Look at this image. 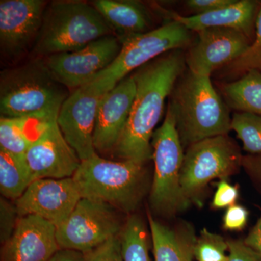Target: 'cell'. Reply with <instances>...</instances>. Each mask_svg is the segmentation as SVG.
<instances>
[{
    "mask_svg": "<svg viewBox=\"0 0 261 261\" xmlns=\"http://www.w3.org/2000/svg\"><path fill=\"white\" fill-rule=\"evenodd\" d=\"M211 76L189 69L178 79L168 99L184 148L205 139L228 135L231 117Z\"/></svg>",
    "mask_w": 261,
    "mask_h": 261,
    "instance_id": "cell-2",
    "label": "cell"
},
{
    "mask_svg": "<svg viewBox=\"0 0 261 261\" xmlns=\"http://www.w3.org/2000/svg\"><path fill=\"white\" fill-rule=\"evenodd\" d=\"M34 181L25 159L0 150V192L2 197L16 201Z\"/></svg>",
    "mask_w": 261,
    "mask_h": 261,
    "instance_id": "cell-23",
    "label": "cell"
},
{
    "mask_svg": "<svg viewBox=\"0 0 261 261\" xmlns=\"http://www.w3.org/2000/svg\"><path fill=\"white\" fill-rule=\"evenodd\" d=\"M48 4L43 0L0 1V49L7 58H18L33 47Z\"/></svg>",
    "mask_w": 261,
    "mask_h": 261,
    "instance_id": "cell-14",
    "label": "cell"
},
{
    "mask_svg": "<svg viewBox=\"0 0 261 261\" xmlns=\"http://www.w3.org/2000/svg\"><path fill=\"white\" fill-rule=\"evenodd\" d=\"M243 158L238 144L228 135L210 137L189 146L181 171L184 195L191 203L200 204L201 196L208 184L238 173Z\"/></svg>",
    "mask_w": 261,
    "mask_h": 261,
    "instance_id": "cell-7",
    "label": "cell"
},
{
    "mask_svg": "<svg viewBox=\"0 0 261 261\" xmlns=\"http://www.w3.org/2000/svg\"><path fill=\"white\" fill-rule=\"evenodd\" d=\"M59 250L54 224L38 216H22L2 245L0 261H48Z\"/></svg>",
    "mask_w": 261,
    "mask_h": 261,
    "instance_id": "cell-17",
    "label": "cell"
},
{
    "mask_svg": "<svg viewBox=\"0 0 261 261\" xmlns=\"http://www.w3.org/2000/svg\"><path fill=\"white\" fill-rule=\"evenodd\" d=\"M83 255L84 261H124L120 235L110 239Z\"/></svg>",
    "mask_w": 261,
    "mask_h": 261,
    "instance_id": "cell-29",
    "label": "cell"
},
{
    "mask_svg": "<svg viewBox=\"0 0 261 261\" xmlns=\"http://www.w3.org/2000/svg\"><path fill=\"white\" fill-rule=\"evenodd\" d=\"M20 216L16 206L11 201L0 198V242L3 245L14 233Z\"/></svg>",
    "mask_w": 261,
    "mask_h": 261,
    "instance_id": "cell-28",
    "label": "cell"
},
{
    "mask_svg": "<svg viewBox=\"0 0 261 261\" xmlns=\"http://www.w3.org/2000/svg\"><path fill=\"white\" fill-rule=\"evenodd\" d=\"M152 147L154 173L149 190V205L154 214L173 217L187 210L191 202L181 188L185 152L174 114L168 106L164 121L154 130Z\"/></svg>",
    "mask_w": 261,
    "mask_h": 261,
    "instance_id": "cell-6",
    "label": "cell"
},
{
    "mask_svg": "<svg viewBox=\"0 0 261 261\" xmlns=\"http://www.w3.org/2000/svg\"><path fill=\"white\" fill-rule=\"evenodd\" d=\"M228 261H261V255L239 240H228Z\"/></svg>",
    "mask_w": 261,
    "mask_h": 261,
    "instance_id": "cell-32",
    "label": "cell"
},
{
    "mask_svg": "<svg viewBox=\"0 0 261 261\" xmlns=\"http://www.w3.org/2000/svg\"><path fill=\"white\" fill-rule=\"evenodd\" d=\"M235 0H188L187 8L194 15L203 14L232 4Z\"/></svg>",
    "mask_w": 261,
    "mask_h": 261,
    "instance_id": "cell-33",
    "label": "cell"
},
{
    "mask_svg": "<svg viewBox=\"0 0 261 261\" xmlns=\"http://www.w3.org/2000/svg\"><path fill=\"white\" fill-rule=\"evenodd\" d=\"M223 68L224 74L231 77H241L252 70L261 73V3L255 23V38L252 44L239 59Z\"/></svg>",
    "mask_w": 261,
    "mask_h": 261,
    "instance_id": "cell-26",
    "label": "cell"
},
{
    "mask_svg": "<svg viewBox=\"0 0 261 261\" xmlns=\"http://www.w3.org/2000/svg\"><path fill=\"white\" fill-rule=\"evenodd\" d=\"M121 47V41L113 34L96 39L80 50L40 58L55 80L75 90L112 64Z\"/></svg>",
    "mask_w": 261,
    "mask_h": 261,
    "instance_id": "cell-10",
    "label": "cell"
},
{
    "mask_svg": "<svg viewBox=\"0 0 261 261\" xmlns=\"http://www.w3.org/2000/svg\"><path fill=\"white\" fill-rule=\"evenodd\" d=\"M187 69L183 49L168 51L132 73L136 94L115 153L121 160L147 163L152 160V140L165 103Z\"/></svg>",
    "mask_w": 261,
    "mask_h": 261,
    "instance_id": "cell-1",
    "label": "cell"
},
{
    "mask_svg": "<svg viewBox=\"0 0 261 261\" xmlns=\"http://www.w3.org/2000/svg\"><path fill=\"white\" fill-rule=\"evenodd\" d=\"M68 90L53 78L42 58L8 68L0 73L1 116L56 121Z\"/></svg>",
    "mask_w": 261,
    "mask_h": 261,
    "instance_id": "cell-3",
    "label": "cell"
},
{
    "mask_svg": "<svg viewBox=\"0 0 261 261\" xmlns=\"http://www.w3.org/2000/svg\"><path fill=\"white\" fill-rule=\"evenodd\" d=\"M192 33L181 23L168 20L162 27L121 42L119 55L112 64L92 80L110 90L134 71L168 51L192 44Z\"/></svg>",
    "mask_w": 261,
    "mask_h": 261,
    "instance_id": "cell-8",
    "label": "cell"
},
{
    "mask_svg": "<svg viewBox=\"0 0 261 261\" xmlns=\"http://www.w3.org/2000/svg\"><path fill=\"white\" fill-rule=\"evenodd\" d=\"M231 130L243 142V149L248 154L261 153V116L237 112L231 117Z\"/></svg>",
    "mask_w": 261,
    "mask_h": 261,
    "instance_id": "cell-25",
    "label": "cell"
},
{
    "mask_svg": "<svg viewBox=\"0 0 261 261\" xmlns=\"http://www.w3.org/2000/svg\"><path fill=\"white\" fill-rule=\"evenodd\" d=\"M195 42L185 53L187 68L197 74L209 75L239 59L252 41L235 29L211 28L197 32Z\"/></svg>",
    "mask_w": 261,
    "mask_h": 261,
    "instance_id": "cell-12",
    "label": "cell"
},
{
    "mask_svg": "<svg viewBox=\"0 0 261 261\" xmlns=\"http://www.w3.org/2000/svg\"><path fill=\"white\" fill-rule=\"evenodd\" d=\"M48 122L20 117L0 118V150L24 159Z\"/></svg>",
    "mask_w": 261,
    "mask_h": 261,
    "instance_id": "cell-21",
    "label": "cell"
},
{
    "mask_svg": "<svg viewBox=\"0 0 261 261\" xmlns=\"http://www.w3.org/2000/svg\"><path fill=\"white\" fill-rule=\"evenodd\" d=\"M48 261H84L82 252L60 249Z\"/></svg>",
    "mask_w": 261,
    "mask_h": 261,
    "instance_id": "cell-36",
    "label": "cell"
},
{
    "mask_svg": "<svg viewBox=\"0 0 261 261\" xmlns=\"http://www.w3.org/2000/svg\"><path fill=\"white\" fill-rule=\"evenodd\" d=\"M242 167L261 185V153L243 155Z\"/></svg>",
    "mask_w": 261,
    "mask_h": 261,
    "instance_id": "cell-34",
    "label": "cell"
},
{
    "mask_svg": "<svg viewBox=\"0 0 261 261\" xmlns=\"http://www.w3.org/2000/svg\"><path fill=\"white\" fill-rule=\"evenodd\" d=\"M248 218V211L244 206L235 204L226 208L223 218V227L226 231H242L246 226Z\"/></svg>",
    "mask_w": 261,
    "mask_h": 261,
    "instance_id": "cell-31",
    "label": "cell"
},
{
    "mask_svg": "<svg viewBox=\"0 0 261 261\" xmlns=\"http://www.w3.org/2000/svg\"><path fill=\"white\" fill-rule=\"evenodd\" d=\"M228 241L221 235L206 228L200 231L196 241L195 258L197 261H228Z\"/></svg>",
    "mask_w": 261,
    "mask_h": 261,
    "instance_id": "cell-27",
    "label": "cell"
},
{
    "mask_svg": "<svg viewBox=\"0 0 261 261\" xmlns=\"http://www.w3.org/2000/svg\"><path fill=\"white\" fill-rule=\"evenodd\" d=\"M154 261H192L197 236L193 226L181 221L168 226L147 213Z\"/></svg>",
    "mask_w": 261,
    "mask_h": 261,
    "instance_id": "cell-19",
    "label": "cell"
},
{
    "mask_svg": "<svg viewBox=\"0 0 261 261\" xmlns=\"http://www.w3.org/2000/svg\"><path fill=\"white\" fill-rule=\"evenodd\" d=\"M33 179L72 178L81 160L63 137L56 121L48 122L25 153Z\"/></svg>",
    "mask_w": 261,
    "mask_h": 261,
    "instance_id": "cell-15",
    "label": "cell"
},
{
    "mask_svg": "<svg viewBox=\"0 0 261 261\" xmlns=\"http://www.w3.org/2000/svg\"><path fill=\"white\" fill-rule=\"evenodd\" d=\"M239 197V188L230 184L227 180H220L216 184V190L211 202V207L216 210L228 208L235 205Z\"/></svg>",
    "mask_w": 261,
    "mask_h": 261,
    "instance_id": "cell-30",
    "label": "cell"
},
{
    "mask_svg": "<svg viewBox=\"0 0 261 261\" xmlns=\"http://www.w3.org/2000/svg\"><path fill=\"white\" fill-rule=\"evenodd\" d=\"M260 5L253 0H235L232 4L221 9L190 16H183L160 6L156 9L168 20L181 23L190 32L197 33L211 28L232 29L243 32L252 42Z\"/></svg>",
    "mask_w": 261,
    "mask_h": 261,
    "instance_id": "cell-18",
    "label": "cell"
},
{
    "mask_svg": "<svg viewBox=\"0 0 261 261\" xmlns=\"http://www.w3.org/2000/svg\"><path fill=\"white\" fill-rule=\"evenodd\" d=\"M92 4L121 42L128 38L151 31L152 18L145 5L140 2L96 0Z\"/></svg>",
    "mask_w": 261,
    "mask_h": 261,
    "instance_id": "cell-20",
    "label": "cell"
},
{
    "mask_svg": "<svg viewBox=\"0 0 261 261\" xmlns=\"http://www.w3.org/2000/svg\"><path fill=\"white\" fill-rule=\"evenodd\" d=\"M244 242L261 255V216Z\"/></svg>",
    "mask_w": 261,
    "mask_h": 261,
    "instance_id": "cell-35",
    "label": "cell"
},
{
    "mask_svg": "<svg viewBox=\"0 0 261 261\" xmlns=\"http://www.w3.org/2000/svg\"><path fill=\"white\" fill-rule=\"evenodd\" d=\"M112 29L92 5L82 1L48 3L32 51L38 58L80 50Z\"/></svg>",
    "mask_w": 261,
    "mask_h": 261,
    "instance_id": "cell-5",
    "label": "cell"
},
{
    "mask_svg": "<svg viewBox=\"0 0 261 261\" xmlns=\"http://www.w3.org/2000/svg\"><path fill=\"white\" fill-rule=\"evenodd\" d=\"M82 198L99 201L130 214L149 190L146 163L102 159L97 153L81 162L73 177Z\"/></svg>",
    "mask_w": 261,
    "mask_h": 261,
    "instance_id": "cell-4",
    "label": "cell"
},
{
    "mask_svg": "<svg viewBox=\"0 0 261 261\" xmlns=\"http://www.w3.org/2000/svg\"><path fill=\"white\" fill-rule=\"evenodd\" d=\"M225 102L238 112L261 116V73L252 70L237 80L221 84Z\"/></svg>",
    "mask_w": 261,
    "mask_h": 261,
    "instance_id": "cell-22",
    "label": "cell"
},
{
    "mask_svg": "<svg viewBox=\"0 0 261 261\" xmlns=\"http://www.w3.org/2000/svg\"><path fill=\"white\" fill-rule=\"evenodd\" d=\"M135 94V79L130 74L103 95L94 132L96 152L114 151L126 126Z\"/></svg>",
    "mask_w": 261,
    "mask_h": 261,
    "instance_id": "cell-16",
    "label": "cell"
},
{
    "mask_svg": "<svg viewBox=\"0 0 261 261\" xmlns=\"http://www.w3.org/2000/svg\"><path fill=\"white\" fill-rule=\"evenodd\" d=\"M108 91L97 82H89L73 90L60 110L57 123L81 161L97 153L94 128L99 103Z\"/></svg>",
    "mask_w": 261,
    "mask_h": 261,
    "instance_id": "cell-11",
    "label": "cell"
},
{
    "mask_svg": "<svg viewBox=\"0 0 261 261\" xmlns=\"http://www.w3.org/2000/svg\"><path fill=\"white\" fill-rule=\"evenodd\" d=\"M119 211L105 202L82 198L56 227L60 249L85 253L119 236L123 226Z\"/></svg>",
    "mask_w": 261,
    "mask_h": 261,
    "instance_id": "cell-9",
    "label": "cell"
},
{
    "mask_svg": "<svg viewBox=\"0 0 261 261\" xmlns=\"http://www.w3.org/2000/svg\"><path fill=\"white\" fill-rule=\"evenodd\" d=\"M82 199L73 178H39L15 205L20 217L36 216L55 226L63 223Z\"/></svg>",
    "mask_w": 261,
    "mask_h": 261,
    "instance_id": "cell-13",
    "label": "cell"
},
{
    "mask_svg": "<svg viewBox=\"0 0 261 261\" xmlns=\"http://www.w3.org/2000/svg\"><path fill=\"white\" fill-rule=\"evenodd\" d=\"M147 230L140 216H128L120 234L124 261H152L149 252L150 233Z\"/></svg>",
    "mask_w": 261,
    "mask_h": 261,
    "instance_id": "cell-24",
    "label": "cell"
}]
</instances>
